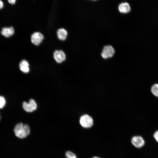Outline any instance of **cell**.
Returning <instances> with one entry per match:
<instances>
[{
	"label": "cell",
	"mask_w": 158,
	"mask_h": 158,
	"mask_svg": "<svg viewBox=\"0 0 158 158\" xmlns=\"http://www.w3.org/2000/svg\"><path fill=\"white\" fill-rule=\"evenodd\" d=\"M15 135L17 137L23 139L28 135L30 133V129L27 124L24 125L22 123L17 124L14 128Z\"/></svg>",
	"instance_id": "6da1fadb"
},
{
	"label": "cell",
	"mask_w": 158,
	"mask_h": 158,
	"mask_svg": "<svg viewBox=\"0 0 158 158\" xmlns=\"http://www.w3.org/2000/svg\"><path fill=\"white\" fill-rule=\"evenodd\" d=\"M79 123L81 126L84 128L91 127L93 124L92 118L89 115L84 114L80 118Z\"/></svg>",
	"instance_id": "7a4b0ae2"
},
{
	"label": "cell",
	"mask_w": 158,
	"mask_h": 158,
	"mask_svg": "<svg viewBox=\"0 0 158 158\" xmlns=\"http://www.w3.org/2000/svg\"><path fill=\"white\" fill-rule=\"evenodd\" d=\"M115 52V50L112 46L109 45L105 46L102 49L101 55L103 58L107 59L112 57Z\"/></svg>",
	"instance_id": "3957f363"
},
{
	"label": "cell",
	"mask_w": 158,
	"mask_h": 158,
	"mask_svg": "<svg viewBox=\"0 0 158 158\" xmlns=\"http://www.w3.org/2000/svg\"><path fill=\"white\" fill-rule=\"evenodd\" d=\"M23 107L26 111L31 112L36 110L37 104L34 100L31 99L30 100L29 103L24 102L23 103Z\"/></svg>",
	"instance_id": "277c9868"
},
{
	"label": "cell",
	"mask_w": 158,
	"mask_h": 158,
	"mask_svg": "<svg viewBox=\"0 0 158 158\" xmlns=\"http://www.w3.org/2000/svg\"><path fill=\"white\" fill-rule=\"evenodd\" d=\"M44 39V36L40 32H36L34 33L31 36V41L34 45H39Z\"/></svg>",
	"instance_id": "5b68a950"
},
{
	"label": "cell",
	"mask_w": 158,
	"mask_h": 158,
	"mask_svg": "<svg viewBox=\"0 0 158 158\" xmlns=\"http://www.w3.org/2000/svg\"><path fill=\"white\" fill-rule=\"evenodd\" d=\"M54 57L56 62L59 63H62L66 59L65 53L61 50L55 51L54 53Z\"/></svg>",
	"instance_id": "8992f818"
},
{
	"label": "cell",
	"mask_w": 158,
	"mask_h": 158,
	"mask_svg": "<svg viewBox=\"0 0 158 158\" xmlns=\"http://www.w3.org/2000/svg\"><path fill=\"white\" fill-rule=\"evenodd\" d=\"M131 142L134 146L138 148L143 146L145 144L143 139L140 136L133 137L131 139Z\"/></svg>",
	"instance_id": "52a82bcc"
},
{
	"label": "cell",
	"mask_w": 158,
	"mask_h": 158,
	"mask_svg": "<svg viewBox=\"0 0 158 158\" xmlns=\"http://www.w3.org/2000/svg\"><path fill=\"white\" fill-rule=\"evenodd\" d=\"M120 12L122 13H126L130 11V7L129 4L127 3L124 2L120 4L118 7Z\"/></svg>",
	"instance_id": "ba28073f"
},
{
	"label": "cell",
	"mask_w": 158,
	"mask_h": 158,
	"mask_svg": "<svg viewBox=\"0 0 158 158\" xmlns=\"http://www.w3.org/2000/svg\"><path fill=\"white\" fill-rule=\"evenodd\" d=\"M14 29L12 27L3 28L1 31L2 35L6 37H8L12 36L14 34Z\"/></svg>",
	"instance_id": "9c48e42d"
},
{
	"label": "cell",
	"mask_w": 158,
	"mask_h": 158,
	"mask_svg": "<svg viewBox=\"0 0 158 158\" xmlns=\"http://www.w3.org/2000/svg\"><path fill=\"white\" fill-rule=\"evenodd\" d=\"M29 66L28 62L25 60H22L19 64L20 70L25 73H27L29 72Z\"/></svg>",
	"instance_id": "30bf717a"
},
{
	"label": "cell",
	"mask_w": 158,
	"mask_h": 158,
	"mask_svg": "<svg viewBox=\"0 0 158 158\" xmlns=\"http://www.w3.org/2000/svg\"><path fill=\"white\" fill-rule=\"evenodd\" d=\"M58 37L61 40H65L67 35V32L64 29L62 28L58 29L57 32Z\"/></svg>",
	"instance_id": "8fae6325"
},
{
	"label": "cell",
	"mask_w": 158,
	"mask_h": 158,
	"mask_svg": "<svg viewBox=\"0 0 158 158\" xmlns=\"http://www.w3.org/2000/svg\"><path fill=\"white\" fill-rule=\"evenodd\" d=\"M151 90L154 96L158 97V84L156 83L153 85L151 87Z\"/></svg>",
	"instance_id": "7c38bea8"
},
{
	"label": "cell",
	"mask_w": 158,
	"mask_h": 158,
	"mask_svg": "<svg viewBox=\"0 0 158 158\" xmlns=\"http://www.w3.org/2000/svg\"><path fill=\"white\" fill-rule=\"evenodd\" d=\"M6 100L3 96H0V109L3 108L6 104Z\"/></svg>",
	"instance_id": "4fadbf2b"
},
{
	"label": "cell",
	"mask_w": 158,
	"mask_h": 158,
	"mask_svg": "<svg viewBox=\"0 0 158 158\" xmlns=\"http://www.w3.org/2000/svg\"><path fill=\"white\" fill-rule=\"evenodd\" d=\"M66 158H77L76 155L73 152L70 151H67L65 154Z\"/></svg>",
	"instance_id": "5bb4252c"
},
{
	"label": "cell",
	"mask_w": 158,
	"mask_h": 158,
	"mask_svg": "<svg viewBox=\"0 0 158 158\" xmlns=\"http://www.w3.org/2000/svg\"><path fill=\"white\" fill-rule=\"evenodd\" d=\"M154 137L158 142V130L154 134Z\"/></svg>",
	"instance_id": "9a60e30c"
},
{
	"label": "cell",
	"mask_w": 158,
	"mask_h": 158,
	"mask_svg": "<svg viewBox=\"0 0 158 158\" xmlns=\"http://www.w3.org/2000/svg\"><path fill=\"white\" fill-rule=\"evenodd\" d=\"M8 2L12 4H15L16 0H8Z\"/></svg>",
	"instance_id": "2e32d148"
},
{
	"label": "cell",
	"mask_w": 158,
	"mask_h": 158,
	"mask_svg": "<svg viewBox=\"0 0 158 158\" xmlns=\"http://www.w3.org/2000/svg\"><path fill=\"white\" fill-rule=\"evenodd\" d=\"M4 7V4L3 2L0 0V9H2Z\"/></svg>",
	"instance_id": "e0dca14e"
},
{
	"label": "cell",
	"mask_w": 158,
	"mask_h": 158,
	"mask_svg": "<svg viewBox=\"0 0 158 158\" xmlns=\"http://www.w3.org/2000/svg\"><path fill=\"white\" fill-rule=\"evenodd\" d=\"M92 158H100L98 157H94Z\"/></svg>",
	"instance_id": "ac0fdd59"
},
{
	"label": "cell",
	"mask_w": 158,
	"mask_h": 158,
	"mask_svg": "<svg viewBox=\"0 0 158 158\" xmlns=\"http://www.w3.org/2000/svg\"><path fill=\"white\" fill-rule=\"evenodd\" d=\"M1 114H0V121L1 120Z\"/></svg>",
	"instance_id": "d6986e66"
},
{
	"label": "cell",
	"mask_w": 158,
	"mask_h": 158,
	"mask_svg": "<svg viewBox=\"0 0 158 158\" xmlns=\"http://www.w3.org/2000/svg\"><path fill=\"white\" fill-rule=\"evenodd\" d=\"M92 0L95 1V0Z\"/></svg>",
	"instance_id": "ffe728a7"
}]
</instances>
